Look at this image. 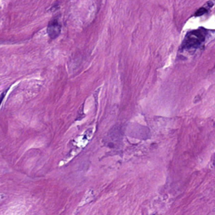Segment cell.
<instances>
[{
    "label": "cell",
    "instance_id": "obj_1",
    "mask_svg": "<svg viewBox=\"0 0 215 215\" xmlns=\"http://www.w3.org/2000/svg\"><path fill=\"white\" fill-rule=\"evenodd\" d=\"M206 32L204 30H196L190 32L185 37L182 47L185 49L196 48L201 45L205 40Z\"/></svg>",
    "mask_w": 215,
    "mask_h": 215
},
{
    "label": "cell",
    "instance_id": "obj_2",
    "mask_svg": "<svg viewBox=\"0 0 215 215\" xmlns=\"http://www.w3.org/2000/svg\"><path fill=\"white\" fill-rule=\"evenodd\" d=\"M61 31V25L57 19L52 20L47 26V34L51 39L57 38Z\"/></svg>",
    "mask_w": 215,
    "mask_h": 215
},
{
    "label": "cell",
    "instance_id": "obj_3",
    "mask_svg": "<svg viewBox=\"0 0 215 215\" xmlns=\"http://www.w3.org/2000/svg\"><path fill=\"white\" fill-rule=\"evenodd\" d=\"M207 11V9L205 8L204 7H202V8H199L197 11L196 13H195V16H201V15H204V13H206V12Z\"/></svg>",
    "mask_w": 215,
    "mask_h": 215
},
{
    "label": "cell",
    "instance_id": "obj_4",
    "mask_svg": "<svg viewBox=\"0 0 215 215\" xmlns=\"http://www.w3.org/2000/svg\"><path fill=\"white\" fill-rule=\"evenodd\" d=\"M6 92H7V90H5V92H4L3 93H2V94L1 95V96H0V105H1V103H2L4 97H5V95H6Z\"/></svg>",
    "mask_w": 215,
    "mask_h": 215
}]
</instances>
